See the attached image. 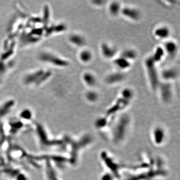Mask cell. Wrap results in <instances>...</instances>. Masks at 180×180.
Here are the masks:
<instances>
[{"label": "cell", "instance_id": "cell-1", "mask_svg": "<svg viewBox=\"0 0 180 180\" xmlns=\"http://www.w3.org/2000/svg\"><path fill=\"white\" fill-rule=\"evenodd\" d=\"M145 65L151 88L153 90H156L160 84L157 64L153 61L151 56H150L145 60Z\"/></svg>", "mask_w": 180, "mask_h": 180}, {"label": "cell", "instance_id": "cell-2", "mask_svg": "<svg viewBox=\"0 0 180 180\" xmlns=\"http://www.w3.org/2000/svg\"><path fill=\"white\" fill-rule=\"evenodd\" d=\"M158 88L159 89L161 96L163 101L168 102L171 100L173 96V91L170 82H160Z\"/></svg>", "mask_w": 180, "mask_h": 180}, {"label": "cell", "instance_id": "cell-3", "mask_svg": "<svg viewBox=\"0 0 180 180\" xmlns=\"http://www.w3.org/2000/svg\"><path fill=\"white\" fill-rule=\"evenodd\" d=\"M121 13L125 18H128L132 21H138L141 17L140 12L135 8L126 6L122 8Z\"/></svg>", "mask_w": 180, "mask_h": 180}, {"label": "cell", "instance_id": "cell-4", "mask_svg": "<svg viewBox=\"0 0 180 180\" xmlns=\"http://www.w3.org/2000/svg\"><path fill=\"white\" fill-rule=\"evenodd\" d=\"M163 47L165 54L170 59H173L176 56L178 51V46L175 41L173 40H168L165 43L164 47Z\"/></svg>", "mask_w": 180, "mask_h": 180}, {"label": "cell", "instance_id": "cell-5", "mask_svg": "<svg viewBox=\"0 0 180 180\" xmlns=\"http://www.w3.org/2000/svg\"><path fill=\"white\" fill-rule=\"evenodd\" d=\"M126 78L125 74L121 71L112 73L107 76L105 81L109 85H114L122 82Z\"/></svg>", "mask_w": 180, "mask_h": 180}, {"label": "cell", "instance_id": "cell-6", "mask_svg": "<svg viewBox=\"0 0 180 180\" xmlns=\"http://www.w3.org/2000/svg\"><path fill=\"white\" fill-rule=\"evenodd\" d=\"M101 52L103 57L108 59L115 58L117 53L115 47L107 43H103L101 45Z\"/></svg>", "mask_w": 180, "mask_h": 180}, {"label": "cell", "instance_id": "cell-7", "mask_svg": "<svg viewBox=\"0 0 180 180\" xmlns=\"http://www.w3.org/2000/svg\"><path fill=\"white\" fill-rule=\"evenodd\" d=\"M178 76V72L174 68L165 69L161 73V77L164 82H170V81L176 79Z\"/></svg>", "mask_w": 180, "mask_h": 180}, {"label": "cell", "instance_id": "cell-8", "mask_svg": "<svg viewBox=\"0 0 180 180\" xmlns=\"http://www.w3.org/2000/svg\"><path fill=\"white\" fill-rule=\"evenodd\" d=\"M113 63L116 67L119 69L121 72L130 68L132 64L131 62L121 56L114 58Z\"/></svg>", "mask_w": 180, "mask_h": 180}, {"label": "cell", "instance_id": "cell-9", "mask_svg": "<svg viewBox=\"0 0 180 180\" xmlns=\"http://www.w3.org/2000/svg\"><path fill=\"white\" fill-rule=\"evenodd\" d=\"M170 30L166 26H161L155 29L154 32V36L161 40H165L169 38L170 35Z\"/></svg>", "mask_w": 180, "mask_h": 180}, {"label": "cell", "instance_id": "cell-10", "mask_svg": "<svg viewBox=\"0 0 180 180\" xmlns=\"http://www.w3.org/2000/svg\"><path fill=\"white\" fill-rule=\"evenodd\" d=\"M165 55L166 54L163 47L159 46L155 49V51L151 57L153 61L157 64L162 61Z\"/></svg>", "mask_w": 180, "mask_h": 180}, {"label": "cell", "instance_id": "cell-11", "mask_svg": "<svg viewBox=\"0 0 180 180\" xmlns=\"http://www.w3.org/2000/svg\"><path fill=\"white\" fill-rule=\"evenodd\" d=\"M83 80L85 84L89 87L95 86L97 84V79L94 74L90 72H87L83 75Z\"/></svg>", "mask_w": 180, "mask_h": 180}, {"label": "cell", "instance_id": "cell-12", "mask_svg": "<svg viewBox=\"0 0 180 180\" xmlns=\"http://www.w3.org/2000/svg\"><path fill=\"white\" fill-rule=\"evenodd\" d=\"M120 56L131 62L132 61L135 60L137 58V53L136 51L134 49L128 48L123 51Z\"/></svg>", "mask_w": 180, "mask_h": 180}, {"label": "cell", "instance_id": "cell-13", "mask_svg": "<svg viewBox=\"0 0 180 180\" xmlns=\"http://www.w3.org/2000/svg\"><path fill=\"white\" fill-rule=\"evenodd\" d=\"M121 4L117 1H113L109 6V11L113 16H117L121 13Z\"/></svg>", "mask_w": 180, "mask_h": 180}, {"label": "cell", "instance_id": "cell-14", "mask_svg": "<svg viewBox=\"0 0 180 180\" xmlns=\"http://www.w3.org/2000/svg\"><path fill=\"white\" fill-rule=\"evenodd\" d=\"M80 57L81 61L84 63H89L92 61L93 54L89 50H84L80 53Z\"/></svg>", "mask_w": 180, "mask_h": 180}, {"label": "cell", "instance_id": "cell-15", "mask_svg": "<svg viewBox=\"0 0 180 180\" xmlns=\"http://www.w3.org/2000/svg\"><path fill=\"white\" fill-rule=\"evenodd\" d=\"M71 40L73 43L80 47L84 46L86 44V40L84 37L79 35H75L72 36Z\"/></svg>", "mask_w": 180, "mask_h": 180}, {"label": "cell", "instance_id": "cell-16", "mask_svg": "<svg viewBox=\"0 0 180 180\" xmlns=\"http://www.w3.org/2000/svg\"><path fill=\"white\" fill-rule=\"evenodd\" d=\"M121 95L123 97L130 100L133 96V92L131 89L126 88L122 91Z\"/></svg>", "mask_w": 180, "mask_h": 180}, {"label": "cell", "instance_id": "cell-17", "mask_svg": "<svg viewBox=\"0 0 180 180\" xmlns=\"http://www.w3.org/2000/svg\"><path fill=\"white\" fill-rule=\"evenodd\" d=\"M86 97L89 101L93 102H95L97 100L98 95L97 92H95V91L90 90L86 94Z\"/></svg>", "mask_w": 180, "mask_h": 180}]
</instances>
